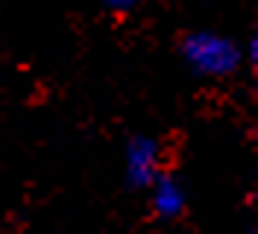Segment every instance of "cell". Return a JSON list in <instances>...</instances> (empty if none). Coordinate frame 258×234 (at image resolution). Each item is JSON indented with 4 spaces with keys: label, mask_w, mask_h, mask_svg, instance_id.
<instances>
[{
    "label": "cell",
    "mask_w": 258,
    "mask_h": 234,
    "mask_svg": "<svg viewBox=\"0 0 258 234\" xmlns=\"http://www.w3.org/2000/svg\"><path fill=\"white\" fill-rule=\"evenodd\" d=\"M179 53H182L185 64L191 67V73L203 79L232 76V73L241 70V62H243L241 44L232 35H223V32H214V30L188 32L182 38V44H179Z\"/></svg>",
    "instance_id": "obj_1"
},
{
    "label": "cell",
    "mask_w": 258,
    "mask_h": 234,
    "mask_svg": "<svg viewBox=\"0 0 258 234\" xmlns=\"http://www.w3.org/2000/svg\"><path fill=\"white\" fill-rule=\"evenodd\" d=\"M123 173L126 185L135 190H144L159 179L161 170V146L153 135H132L123 149Z\"/></svg>",
    "instance_id": "obj_2"
},
{
    "label": "cell",
    "mask_w": 258,
    "mask_h": 234,
    "mask_svg": "<svg viewBox=\"0 0 258 234\" xmlns=\"http://www.w3.org/2000/svg\"><path fill=\"white\" fill-rule=\"evenodd\" d=\"M150 202H153L156 217L176 219L188 208V190H185L179 176H173V173H159V179L150 185Z\"/></svg>",
    "instance_id": "obj_3"
},
{
    "label": "cell",
    "mask_w": 258,
    "mask_h": 234,
    "mask_svg": "<svg viewBox=\"0 0 258 234\" xmlns=\"http://www.w3.org/2000/svg\"><path fill=\"white\" fill-rule=\"evenodd\" d=\"M109 12H114V15H126V12H132V9H138L144 0H100Z\"/></svg>",
    "instance_id": "obj_4"
},
{
    "label": "cell",
    "mask_w": 258,
    "mask_h": 234,
    "mask_svg": "<svg viewBox=\"0 0 258 234\" xmlns=\"http://www.w3.org/2000/svg\"><path fill=\"white\" fill-rule=\"evenodd\" d=\"M246 59H249V64H258V38L255 35H252L249 44H246Z\"/></svg>",
    "instance_id": "obj_5"
}]
</instances>
